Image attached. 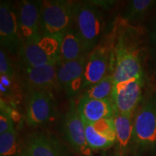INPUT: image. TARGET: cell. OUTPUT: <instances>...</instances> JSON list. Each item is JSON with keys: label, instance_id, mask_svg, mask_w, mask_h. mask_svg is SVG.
I'll return each instance as SVG.
<instances>
[{"label": "cell", "instance_id": "obj_11", "mask_svg": "<svg viewBox=\"0 0 156 156\" xmlns=\"http://www.w3.org/2000/svg\"><path fill=\"white\" fill-rule=\"evenodd\" d=\"M109 68L110 49L105 38L87 56L83 75V90L109 75Z\"/></svg>", "mask_w": 156, "mask_h": 156}, {"label": "cell", "instance_id": "obj_25", "mask_svg": "<svg viewBox=\"0 0 156 156\" xmlns=\"http://www.w3.org/2000/svg\"><path fill=\"white\" fill-rule=\"evenodd\" d=\"M92 2L97 6V7H100L101 9H108L114 6L115 4L114 1H107V0H99V1H92Z\"/></svg>", "mask_w": 156, "mask_h": 156}, {"label": "cell", "instance_id": "obj_7", "mask_svg": "<svg viewBox=\"0 0 156 156\" xmlns=\"http://www.w3.org/2000/svg\"><path fill=\"white\" fill-rule=\"evenodd\" d=\"M56 115L55 101L50 90L31 91L28 93L25 122L36 127L46 124Z\"/></svg>", "mask_w": 156, "mask_h": 156}, {"label": "cell", "instance_id": "obj_9", "mask_svg": "<svg viewBox=\"0 0 156 156\" xmlns=\"http://www.w3.org/2000/svg\"><path fill=\"white\" fill-rule=\"evenodd\" d=\"M58 64L30 67L20 64V80L28 93L31 91L50 90L58 87Z\"/></svg>", "mask_w": 156, "mask_h": 156}, {"label": "cell", "instance_id": "obj_6", "mask_svg": "<svg viewBox=\"0 0 156 156\" xmlns=\"http://www.w3.org/2000/svg\"><path fill=\"white\" fill-rule=\"evenodd\" d=\"M145 75H140L115 83L112 100L116 114L134 115L142 101Z\"/></svg>", "mask_w": 156, "mask_h": 156}, {"label": "cell", "instance_id": "obj_14", "mask_svg": "<svg viewBox=\"0 0 156 156\" xmlns=\"http://www.w3.org/2000/svg\"><path fill=\"white\" fill-rule=\"evenodd\" d=\"M22 156H68V152L56 136L36 132L28 136Z\"/></svg>", "mask_w": 156, "mask_h": 156}, {"label": "cell", "instance_id": "obj_3", "mask_svg": "<svg viewBox=\"0 0 156 156\" xmlns=\"http://www.w3.org/2000/svg\"><path fill=\"white\" fill-rule=\"evenodd\" d=\"M63 35L41 36L35 41L23 43L17 52L20 64L37 67L58 64L60 62V47Z\"/></svg>", "mask_w": 156, "mask_h": 156}, {"label": "cell", "instance_id": "obj_19", "mask_svg": "<svg viewBox=\"0 0 156 156\" xmlns=\"http://www.w3.org/2000/svg\"><path fill=\"white\" fill-rule=\"evenodd\" d=\"M155 5L156 1L153 0H132L129 2L122 17L129 23L140 20L143 19Z\"/></svg>", "mask_w": 156, "mask_h": 156}, {"label": "cell", "instance_id": "obj_22", "mask_svg": "<svg viewBox=\"0 0 156 156\" xmlns=\"http://www.w3.org/2000/svg\"><path fill=\"white\" fill-rule=\"evenodd\" d=\"M14 121L9 107L1 99V114H0V134L14 129Z\"/></svg>", "mask_w": 156, "mask_h": 156}, {"label": "cell", "instance_id": "obj_21", "mask_svg": "<svg viewBox=\"0 0 156 156\" xmlns=\"http://www.w3.org/2000/svg\"><path fill=\"white\" fill-rule=\"evenodd\" d=\"M18 148V139L15 129L0 134V155L15 156Z\"/></svg>", "mask_w": 156, "mask_h": 156}, {"label": "cell", "instance_id": "obj_1", "mask_svg": "<svg viewBox=\"0 0 156 156\" xmlns=\"http://www.w3.org/2000/svg\"><path fill=\"white\" fill-rule=\"evenodd\" d=\"M106 39L110 49L109 75L115 83L145 75L147 46L143 29L118 17Z\"/></svg>", "mask_w": 156, "mask_h": 156}, {"label": "cell", "instance_id": "obj_4", "mask_svg": "<svg viewBox=\"0 0 156 156\" xmlns=\"http://www.w3.org/2000/svg\"><path fill=\"white\" fill-rule=\"evenodd\" d=\"M75 2L67 0L43 1L41 11V36H62L72 26Z\"/></svg>", "mask_w": 156, "mask_h": 156}, {"label": "cell", "instance_id": "obj_13", "mask_svg": "<svg viewBox=\"0 0 156 156\" xmlns=\"http://www.w3.org/2000/svg\"><path fill=\"white\" fill-rule=\"evenodd\" d=\"M43 1L25 0L19 3L18 21L23 43L33 42L41 38L40 17Z\"/></svg>", "mask_w": 156, "mask_h": 156}, {"label": "cell", "instance_id": "obj_15", "mask_svg": "<svg viewBox=\"0 0 156 156\" xmlns=\"http://www.w3.org/2000/svg\"><path fill=\"white\" fill-rule=\"evenodd\" d=\"M85 136L92 151L109 148L116 142V134L113 118L95 123L84 122Z\"/></svg>", "mask_w": 156, "mask_h": 156}, {"label": "cell", "instance_id": "obj_20", "mask_svg": "<svg viewBox=\"0 0 156 156\" xmlns=\"http://www.w3.org/2000/svg\"><path fill=\"white\" fill-rule=\"evenodd\" d=\"M114 85V77L112 75H108L98 83L85 89L83 95L90 98L98 100L111 99Z\"/></svg>", "mask_w": 156, "mask_h": 156}, {"label": "cell", "instance_id": "obj_12", "mask_svg": "<svg viewBox=\"0 0 156 156\" xmlns=\"http://www.w3.org/2000/svg\"><path fill=\"white\" fill-rule=\"evenodd\" d=\"M88 54L69 62H59L57 68L58 87L73 97L83 90V75Z\"/></svg>", "mask_w": 156, "mask_h": 156}, {"label": "cell", "instance_id": "obj_16", "mask_svg": "<svg viewBox=\"0 0 156 156\" xmlns=\"http://www.w3.org/2000/svg\"><path fill=\"white\" fill-rule=\"evenodd\" d=\"M78 113L84 122L95 123L114 116V109L111 99L98 100L83 95L77 104Z\"/></svg>", "mask_w": 156, "mask_h": 156}, {"label": "cell", "instance_id": "obj_10", "mask_svg": "<svg viewBox=\"0 0 156 156\" xmlns=\"http://www.w3.org/2000/svg\"><path fill=\"white\" fill-rule=\"evenodd\" d=\"M63 131L67 142L76 153L83 156L91 155L92 150L87 142L85 126L74 101H70L69 109L64 115Z\"/></svg>", "mask_w": 156, "mask_h": 156}, {"label": "cell", "instance_id": "obj_8", "mask_svg": "<svg viewBox=\"0 0 156 156\" xmlns=\"http://www.w3.org/2000/svg\"><path fill=\"white\" fill-rule=\"evenodd\" d=\"M0 43L1 48L12 54H17L23 44L17 10L9 2L0 4Z\"/></svg>", "mask_w": 156, "mask_h": 156}, {"label": "cell", "instance_id": "obj_17", "mask_svg": "<svg viewBox=\"0 0 156 156\" xmlns=\"http://www.w3.org/2000/svg\"><path fill=\"white\" fill-rule=\"evenodd\" d=\"M134 116L115 113L113 117L116 134V143L122 152L126 151L133 142Z\"/></svg>", "mask_w": 156, "mask_h": 156}, {"label": "cell", "instance_id": "obj_2", "mask_svg": "<svg viewBox=\"0 0 156 156\" xmlns=\"http://www.w3.org/2000/svg\"><path fill=\"white\" fill-rule=\"evenodd\" d=\"M72 26L80 39L85 54L94 50L104 39V15L92 1L75 2Z\"/></svg>", "mask_w": 156, "mask_h": 156}, {"label": "cell", "instance_id": "obj_23", "mask_svg": "<svg viewBox=\"0 0 156 156\" xmlns=\"http://www.w3.org/2000/svg\"><path fill=\"white\" fill-rule=\"evenodd\" d=\"M0 75L15 78V69L10 58L4 48L0 50Z\"/></svg>", "mask_w": 156, "mask_h": 156}, {"label": "cell", "instance_id": "obj_5", "mask_svg": "<svg viewBox=\"0 0 156 156\" xmlns=\"http://www.w3.org/2000/svg\"><path fill=\"white\" fill-rule=\"evenodd\" d=\"M133 142L142 150L156 148V93L146 98L136 109Z\"/></svg>", "mask_w": 156, "mask_h": 156}, {"label": "cell", "instance_id": "obj_18", "mask_svg": "<svg viewBox=\"0 0 156 156\" xmlns=\"http://www.w3.org/2000/svg\"><path fill=\"white\" fill-rule=\"evenodd\" d=\"M85 54L83 45L75 29L71 26L64 33L60 47V62L75 60Z\"/></svg>", "mask_w": 156, "mask_h": 156}, {"label": "cell", "instance_id": "obj_24", "mask_svg": "<svg viewBox=\"0 0 156 156\" xmlns=\"http://www.w3.org/2000/svg\"><path fill=\"white\" fill-rule=\"evenodd\" d=\"M151 46L152 53H153V57L156 62V23L154 25L153 30L151 34Z\"/></svg>", "mask_w": 156, "mask_h": 156}]
</instances>
